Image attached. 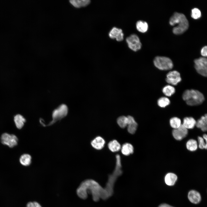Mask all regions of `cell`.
I'll list each match as a JSON object with an SVG mask.
<instances>
[{
    "label": "cell",
    "mask_w": 207,
    "mask_h": 207,
    "mask_svg": "<svg viewBox=\"0 0 207 207\" xmlns=\"http://www.w3.org/2000/svg\"><path fill=\"white\" fill-rule=\"evenodd\" d=\"M76 193L79 198L84 200L87 198L88 194H90L95 202L100 199L106 200L110 197L105 188L92 179H87L82 182L77 188Z\"/></svg>",
    "instance_id": "6da1fadb"
},
{
    "label": "cell",
    "mask_w": 207,
    "mask_h": 207,
    "mask_svg": "<svg viewBox=\"0 0 207 207\" xmlns=\"http://www.w3.org/2000/svg\"><path fill=\"white\" fill-rule=\"evenodd\" d=\"M170 24L172 26L177 24L173 29V33L176 34H180L185 32L188 28V21L185 16L183 14L175 13L169 20Z\"/></svg>",
    "instance_id": "7a4b0ae2"
},
{
    "label": "cell",
    "mask_w": 207,
    "mask_h": 207,
    "mask_svg": "<svg viewBox=\"0 0 207 207\" xmlns=\"http://www.w3.org/2000/svg\"><path fill=\"white\" fill-rule=\"evenodd\" d=\"M116 157V163L115 169L112 173L109 175L108 181L104 187L110 197L113 193L114 187L115 182L117 178L122 173L120 156L119 154H117Z\"/></svg>",
    "instance_id": "3957f363"
},
{
    "label": "cell",
    "mask_w": 207,
    "mask_h": 207,
    "mask_svg": "<svg viewBox=\"0 0 207 207\" xmlns=\"http://www.w3.org/2000/svg\"><path fill=\"white\" fill-rule=\"evenodd\" d=\"M182 98L187 105L192 106L201 104L205 99L204 96L202 93L194 89L185 90L183 94Z\"/></svg>",
    "instance_id": "277c9868"
},
{
    "label": "cell",
    "mask_w": 207,
    "mask_h": 207,
    "mask_svg": "<svg viewBox=\"0 0 207 207\" xmlns=\"http://www.w3.org/2000/svg\"><path fill=\"white\" fill-rule=\"evenodd\" d=\"M68 108L66 105L62 104L54 110L52 113V120L48 124L44 125L47 126L51 125L57 121L60 120L67 115Z\"/></svg>",
    "instance_id": "5b68a950"
},
{
    "label": "cell",
    "mask_w": 207,
    "mask_h": 207,
    "mask_svg": "<svg viewBox=\"0 0 207 207\" xmlns=\"http://www.w3.org/2000/svg\"><path fill=\"white\" fill-rule=\"evenodd\" d=\"M155 66L161 70H168L173 67L172 61L169 58L164 56H158L154 60Z\"/></svg>",
    "instance_id": "8992f818"
},
{
    "label": "cell",
    "mask_w": 207,
    "mask_h": 207,
    "mask_svg": "<svg viewBox=\"0 0 207 207\" xmlns=\"http://www.w3.org/2000/svg\"><path fill=\"white\" fill-rule=\"evenodd\" d=\"M194 67L201 75L207 77V58L202 57L194 60Z\"/></svg>",
    "instance_id": "52a82bcc"
},
{
    "label": "cell",
    "mask_w": 207,
    "mask_h": 207,
    "mask_svg": "<svg viewBox=\"0 0 207 207\" xmlns=\"http://www.w3.org/2000/svg\"><path fill=\"white\" fill-rule=\"evenodd\" d=\"M1 140L3 144L7 145L10 148L16 146L18 141V138L16 135L7 133H4L1 135Z\"/></svg>",
    "instance_id": "ba28073f"
},
{
    "label": "cell",
    "mask_w": 207,
    "mask_h": 207,
    "mask_svg": "<svg viewBox=\"0 0 207 207\" xmlns=\"http://www.w3.org/2000/svg\"><path fill=\"white\" fill-rule=\"evenodd\" d=\"M126 41L129 47L132 50L136 51L141 48V44L136 34H131L126 38Z\"/></svg>",
    "instance_id": "9c48e42d"
},
{
    "label": "cell",
    "mask_w": 207,
    "mask_h": 207,
    "mask_svg": "<svg viewBox=\"0 0 207 207\" xmlns=\"http://www.w3.org/2000/svg\"><path fill=\"white\" fill-rule=\"evenodd\" d=\"M181 80V78L180 74L177 71H171L166 74V81L172 85H177Z\"/></svg>",
    "instance_id": "30bf717a"
},
{
    "label": "cell",
    "mask_w": 207,
    "mask_h": 207,
    "mask_svg": "<svg viewBox=\"0 0 207 207\" xmlns=\"http://www.w3.org/2000/svg\"><path fill=\"white\" fill-rule=\"evenodd\" d=\"M188 133V129L182 124L177 129H174L172 135L174 138L177 140L180 141L187 136Z\"/></svg>",
    "instance_id": "8fae6325"
},
{
    "label": "cell",
    "mask_w": 207,
    "mask_h": 207,
    "mask_svg": "<svg viewBox=\"0 0 207 207\" xmlns=\"http://www.w3.org/2000/svg\"><path fill=\"white\" fill-rule=\"evenodd\" d=\"M109 37L113 39H115L117 41H120L123 39L124 34L121 29L113 27L109 33Z\"/></svg>",
    "instance_id": "7c38bea8"
},
{
    "label": "cell",
    "mask_w": 207,
    "mask_h": 207,
    "mask_svg": "<svg viewBox=\"0 0 207 207\" xmlns=\"http://www.w3.org/2000/svg\"><path fill=\"white\" fill-rule=\"evenodd\" d=\"M189 200L191 203L197 204L201 200V196L200 193L195 190H191L189 191L187 195Z\"/></svg>",
    "instance_id": "4fadbf2b"
},
{
    "label": "cell",
    "mask_w": 207,
    "mask_h": 207,
    "mask_svg": "<svg viewBox=\"0 0 207 207\" xmlns=\"http://www.w3.org/2000/svg\"><path fill=\"white\" fill-rule=\"evenodd\" d=\"M127 117L128 120L127 126L128 131L130 133L134 134L137 130V124L133 117L129 115Z\"/></svg>",
    "instance_id": "5bb4252c"
},
{
    "label": "cell",
    "mask_w": 207,
    "mask_h": 207,
    "mask_svg": "<svg viewBox=\"0 0 207 207\" xmlns=\"http://www.w3.org/2000/svg\"><path fill=\"white\" fill-rule=\"evenodd\" d=\"M105 142L103 138L100 136H97L91 141V144L92 146L95 149L100 150L103 148Z\"/></svg>",
    "instance_id": "9a60e30c"
},
{
    "label": "cell",
    "mask_w": 207,
    "mask_h": 207,
    "mask_svg": "<svg viewBox=\"0 0 207 207\" xmlns=\"http://www.w3.org/2000/svg\"><path fill=\"white\" fill-rule=\"evenodd\" d=\"M177 179V175L174 173H167L164 177V181L166 185L169 186H172L175 183Z\"/></svg>",
    "instance_id": "2e32d148"
},
{
    "label": "cell",
    "mask_w": 207,
    "mask_h": 207,
    "mask_svg": "<svg viewBox=\"0 0 207 207\" xmlns=\"http://www.w3.org/2000/svg\"><path fill=\"white\" fill-rule=\"evenodd\" d=\"M196 121L191 117H185L183 119V125L187 129H192L196 125Z\"/></svg>",
    "instance_id": "e0dca14e"
},
{
    "label": "cell",
    "mask_w": 207,
    "mask_h": 207,
    "mask_svg": "<svg viewBox=\"0 0 207 207\" xmlns=\"http://www.w3.org/2000/svg\"><path fill=\"white\" fill-rule=\"evenodd\" d=\"M122 153L124 155L127 156L132 154L134 152V148L130 143H126L124 144L121 148Z\"/></svg>",
    "instance_id": "ac0fdd59"
},
{
    "label": "cell",
    "mask_w": 207,
    "mask_h": 207,
    "mask_svg": "<svg viewBox=\"0 0 207 207\" xmlns=\"http://www.w3.org/2000/svg\"><path fill=\"white\" fill-rule=\"evenodd\" d=\"M70 3L74 7L79 8L85 7L88 5L90 3L89 0H72L69 1Z\"/></svg>",
    "instance_id": "d6986e66"
},
{
    "label": "cell",
    "mask_w": 207,
    "mask_h": 207,
    "mask_svg": "<svg viewBox=\"0 0 207 207\" xmlns=\"http://www.w3.org/2000/svg\"><path fill=\"white\" fill-rule=\"evenodd\" d=\"M14 122L16 127L19 129H22L25 122L26 119L22 115L18 114L14 117Z\"/></svg>",
    "instance_id": "ffe728a7"
},
{
    "label": "cell",
    "mask_w": 207,
    "mask_h": 207,
    "mask_svg": "<svg viewBox=\"0 0 207 207\" xmlns=\"http://www.w3.org/2000/svg\"><path fill=\"white\" fill-rule=\"evenodd\" d=\"M31 156L28 154H24L22 155L19 159L20 163L22 165L27 166H29L31 162Z\"/></svg>",
    "instance_id": "44dd1931"
},
{
    "label": "cell",
    "mask_w": 207,
    "mask_h": 207,
    "mask_svg": "<svg viewBox=\"0 0 207 207\" xmlns=\"http://www.w3.org/2000/svg\"><path fill=\"white\" fill-rule=\"evenodd\" d=\"M186 147L187 149L190 151H195L198 147V142L195 139H190L186 143Z\"/></svg>",
    "instance_id": "7402d4cb"
},
{
    "label": "cell",
    "mask_w": 207,
    "mask_h": 207,
    "mask_svg": "<svg viewBox=\"0 0 207 207\" xmlns=\"http://www.w3.org/2000/svg\"><path fill=\"white\" fill-rule=\"evenodd\" d=\"M109 149L112 152H115L119 151L121 149V145L116 140L110 141L108 144Z\"/></svg>",
    "instance_id": "603a6c76"
},
{
    "label": "cell",
    "mask_w": 207,
    "mask_h": 207,
    "mask_svg": "<svg viewBox=\"0 0 207 207\" xmlns=\"http://www.w3.org/2000/svg\"><path fill=\"white\" fill-rule=\"evenodd\" d=\"M195 126L203 132L207 131V125L205 122L204 116H202L196 121Z\"/></svg>",
    "instance_id": "cb8c5ba5"
},
{
    "label": "cell",
    "mask_w": 207,
    "mask_h": 207,
    "mask_svg": "<svg viewBox=\"0 0 207 207\" xmlns=\"http://www.w3.org/2000/svg\"><path fill=\"white\" fill-rule=\"evenodd\" d=\"M136 27L138 31L143 33L146 32L148 28L147 23L141 20H139L137 22Z\"/></svg>",
    "instance_id": "d4e9b609"
},
{
    "label": "cell",
    "mask_w": 207,
    "mask_h": 207,
    "mask_svg": "<svg viewBox=\"0 0 207 207\" xmlns=\"http://www.w3.org/2000/svg\"><path fill=\"white\" fill-rule=\"evenodd\" d=\"M175 90L172 86L167 85L165 86L162 89V92L164 94L167 96H172L175 93Z\"/></svg>",
    "instance_id": "484cf974"
},
{
    "label": "cell",
    "mask_w": 207,
    "mask_h": 207,
    "mask_svg": "<svg viewBox=\"0 0 207 207\" xmlns=\"http://www.w3.org/2000/svg\"><path fill=\"white\" fill-rule=\"evenodd\" d=\"M169 122L171 126L174 129L178 128L181 124V119L177 117L172 118Z\"/></svg>",
    "instance_id": "4316f807"
},
{
    "label": "cell",
    "mask_w": 207,
    "mask_h": 207,
    "mask_svg": "<svg viewBox=\"0 0 207 207\" xmlns=\"http://www.w3.org/2000/svg\"><path fill=\"white\" fill-rule=\"evenodd\" d=\"M117 122L120 127L124 128L128 125V120L127 117L124 116H120L117 118Z\"/></svg>",
    "instance_id": "83f0119b"
},
{
    "label": "cell",
    "mask_w": 207,
    "mask_h": 207,
    "mask_svg": "<svg viewBox=\"0 0 207 207\" xmlns=\"http://www.w3.org/2000/svg\"><path fill=\"white\" fill-rule=\"evenodd\" d=\"M170 103V100L166 97H162L159 98L157 101L158 106L161 108H165Z\"/></svg>",
    "instance_id": "f1b7e54d"
},
{
    "label": "cell",
    "mask_w": 207,
    "mask_h": 207,
    "mask_svg": "<svg viewBox=\"0 0 207 207\" xmlns=\"http://www.w3.org/2000/svg\"><path fill=\"white\" fill-rule=\"evenodd\" d=\"M191 17L195 19L199 18L201 16V12L198 8H195L191 10Z\"/></svg>",
    "instance_id": "f546056e"
},
{
    "label": "cell",
    "mask_w": 207,
    "mask_h": 207,
    "mask_svg": "<svg viewBox=\"0 0 207 207\" xmlns=\"http://www.w3.org/2000/svg\"><path fill=\"white\" fill-rule=\"evenodd\" d=\"M198 147L201 149H203L205 148V141L202 137L198 136Z\"/></svg>",
    "instance_id": "4dcf8cb0"
},
{
    "label": "cell",
    "mask_w": 207,
    "mask_h": 207,
    "mask_svg": "<svg viewBox=\"0 0 207 207\" xmlns=\"http://www.w3.org/2000/svg\"><path fill=\"white\" fill-rule=\"evenodd\" d=\"M26 207H42L38 202L35 201L30 202L27 203Z\"/></svg>",
    "instance_id": "1f68e13d"
},
{
    "label": "cell",
    "mask_w": 207,
    "mask_h": 207,
    "mask_svg": "<svg viewBox=\"0 0 207 207\" xmlns=\"http://www.w3.org/2000/svg\"><path fill=\"white\" fill-rule=\"evenodd\" d=\"M201 53L204 57H207V46L203 47L201 49Z\"/></svg>",
    "instance_id": "d6a6232c"
},
{
    "label": "cell",
    "mask_w": 207,
    "mask_h": 207,
    "mask_svg": "<svg viewBox=\"0 0 207 207\" xmlns=\"http://www.w3.org/2000/svg\"><path fill=\"white\" fill-rule=\"evenodd\" d=\"M203 137L204 139L205 142V146L204 149L207 150V135L204 134L203 135Z\"/></svg>",
    "instance_id": "836d02e7"
},
{
    "label": "cell",
    "mask_w": 207,
    "mask_h": 207,
    "mask_svg": "<svg viewBox=\"0 0 207 207\" xmlns=\"http://www.w3.org/2000/svg\"><path fill=\"white\" fill-rule=\"evenodd\" d=\"M158 207H174L166 203H162Z\"/></svg>",
    "instance_id": "e575fe53"
},
{
    "label": "cell",
    "mask_w": 207,
    "mask_h": 207,
    "mask_svg": "<svg viewBox=\"0 0 207 207\" xmlns=\"http://www.w3.org/2000/svg\"><path fill=\"white\" fill-rule=\"evenodd\" d=\"M204 120H205V122L207 125V114H205L204 116Z\"/></svg>",
    "instance_id": "d590c367"
}]
</instances>
